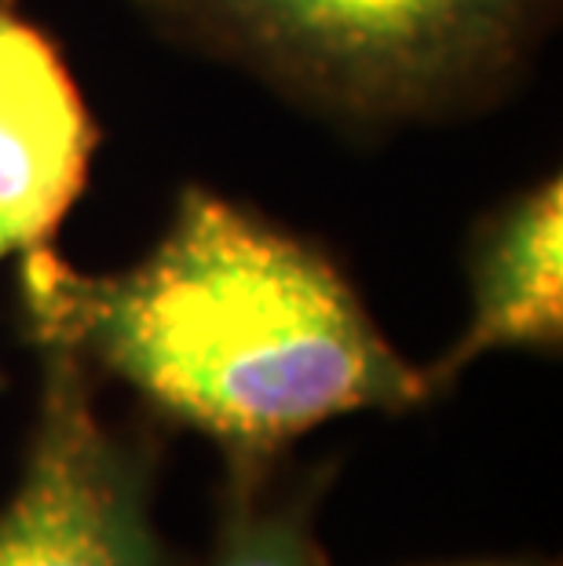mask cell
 Returning a JSON list of instances; mask_svg holds the SVG:
<instances>
[{"mask_svg":"<svg viewBox=\"0 0 563 566\" xmlns=\"http://www.w3.org/2000/svg\"><path fill=\"white\" fill-rule=\"evenodd\" d=\"M95 147L100 128L55 38L0 0V256L55 245Z\"/></svg>","mask_w":563,"mask_h":566,"instance_id":"277c9868","label":"cell"},{"mask_svg":"<svg viewBox=\"0 0 563 566\" xmlns=\"http://www.w3.org/2000/svg\"><path fill=\"white\" fill-rule=\"evenodd\" d=\"M439 566H560V563L538 556H509V559H469V563H439Z\"/></svg>","mask_w":563,"mask_h":566,"instance_id":"52a82bcc","label":"cell"},{"mask_svg":"<svg viewBox=\"0 0 563 566\" xmlns=\"http://www.w3.org/2000/svg\"><path fill=\"white\" fill-rule=\"evenodd\" d=\"M560 176H545L476 220L465 249L472 318L461 340L436 366L425 369L432 399L447 391L479 355L505 352V347L542 355L560 352Z\"/></svg>","mask_w":563,"mask_h":566,"instance_id":"5b68a950","label":"cell"},{"mask_svg":"<svg viewBox=\"0 0 563 566\" xmlns=\"http://www.w3.org/2000/svg\"><path fill=\"white\" fill-rule=\"evenodd\" d=\"M15 311L30 344H66L161 424L217 442L227 468L279 464L333 417L432 402L326 249L201 184L128 271L22 252Z\"/></svg>","mask_w":563,"mask_h":566,"instance_id":"6da1fadb","label":"cell"},{"mask_svg":"<svg viewBox=\"0 0 563 566\" xmlns=\"http://www.w3.org/2000/svg\"><path fill=\"white\" fill-rule=\"evenodd\" d=\"M0 260H4V256H0ZM8 388V380H4V373H0V391H4Z\"/></svg>","mask_w":563,"mask_h":566,"instance_id":"ba28073f","label":"cell"},{"mask_svg":"<svg viewBox=\"0 0 563 566\" xmlns=\"http://www.w3.org/2000/svg\"><path fill=\"white\" fill-rule=\"evenodd\" d=\"M337 464L282 479L271 468H227L209 566H330L315 515Z\"/></svg>","mask_w":563,"mask_h":566,"instance_id":"8992f818","label":"cell"},{"mask_svg":"<svg viewBox=\"0 0 563 566\" xmlns=\"http://www.w3.org/2000/svg\"><path fill=\"white\" fill-rule=\"evenodd\" d=\"M173 38L249 66L352 125L483 103L505 88L549 0H136Z\"/></svg>","mask_w":563,"mask_h":566,"instance_id":"7a4b0ae2","label":"cell"},{"mask_svg":"<svg viewBox=\"0 0 563 566\" xmlns=\"http://www.w3.org/2000/svg\"><path fill=\"white\" fill-rule=\"evenodd\" d=\"M33 352L38 417L19 486L0 504V566H176L154 526L158 442L106 424L92 369L66 344Z\"/></svg>","mask_w":563,"mask_h":566,"instance_id":"3957f363","label":"cell"}]
</instances>
